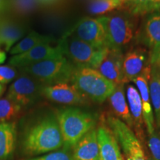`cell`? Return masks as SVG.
Listing matches in <instances>:
<instances>
[{
  "mask_svg": "<svg viewBox=\"0 0 160 160\" xmlns=\"http://www.w3.org/2000/svg\"><path fill=\"white\" fill-rule=\"evenodd\" d=\"M63 145L57 119L48 116L37 121L26 131L24 148L28 154L37 155L54 151Z\"/></svg>",
  "mask_w": 160,
  "mask_h": 160,
  "instance_id": "1",
  "label": "cell"
},
{
  "mask_svg": "<svg viewBox=\"0 0 160 160\" xmlns=\"http://www.w3.org/2000/svg\"><path fill=\"white\" fill-rule=\"evenodd\" d=\"M57 119L66 148L74 147L86 133L93 129L96 124L93 114L73 108L59 110Z\"/></svg>",
  "mask_w": 160,
  "mask_h": 160,
  "instance_id": "2",
  "label": "cell"
},
{
  "mask_svg": "<svg viewBox=\"0 0 160 160\" xmlns=\"http://www.w3.org/2000/svg\"><path fill=\"white\" fill-rule=\"evenodd\" d=\"M76 68L74 65L63 55L21 68L20 71L34 78L43 86H48L71 82Z\"/></svg>",
  "mask_w": 160,
  "mask_h": 160,
  "instance_id": "3",
  "label": "cell"
},
{
  "mask_svg": "<svg viewBox=\"0 0 160 160\" xmlns=\"http://www.w3.org/2000/svg\"><path fill=\"white\" fill-rule=\"evenodd\" d=\"M64 54L77 68L97 70L108 48L99 49L66 33L59 40Z\"/></svg>",
  "mask_w": 160,
  "mask_h": 160,
  "instance_id": "4",
  "label": "cell"
},
{
  "mask_svg": "<svg viewBox=\"0 0 160 160\" xmlns=\"http://www.w3.org/2000/svg\"><path fill=\"white\" fill-rule=\"evenodd\" d=\"M71 82L86 98L98 103L108 99L117 86L91 68H76Z\"/></svg>",
  "mask_w": 160,
  "mask_h": 160,
  "instance_id": "5",
  "label": "cell"
},
{
  "mask_svg": "<svg viewBox=\"0 0 160 160\" xmlns=\"http://www.w3.org/2000/svg\"><path fill=\"white\" fill-rule=\"evenodd\" d=\"M107 36L109 49L122 51L133 39L134 25L130 18L125 15L102 17Z\"/></svg>",
  "mask_w": 160,
  "mask_h": 160,
  "instance_id": "6",
  "label": "cell"
},
{
  "mask_svg": "<svg viewBox=\"0 0 160 160\" xmlns=\"http://www.w3.org/2000/svg\"><path fill=\"white\" fill-rule=\"evenodd\" d=\"M67 33L73 35L97 48H108L105 25L102 17L82 18Z\"/></svg>",
  "mask_w": 160,
  "mask_h": 160,
  "instance_id": "7",
  "label": "cell"
},
{
  "mask_svg": "<svg viewBox=\"0 0 160 160\" xmlns=\"http://www.w3.org/2000/svg\"><path fill=\"white\" fill-rule=\"evenodd\" d=\"M44 86L37 79L22 73L9 87L7 97L20 107H28L34 103Z\"/></svg>",
  "mask_w": 160,
  "mask_h": 160,
  "instance_id": "8",
  "label": "cell"
},
{
  "mask_svg": "<svg viewBox=\"0 0 160 160\" xmlns=\"http://www.w3.org/2000/svg\"><path fill=\"white\" fill-rule=\"evenodd\" d=\"M108 123L116 139L122 148L126 159L145 160L141 144L129 126L112 116L108 117Z\"/></svg>",
  "mask_w": 160,
  "mask_h": 160,
  "instance_id": "9",
  "label": "cell"
},
{
  "mask_svg": "<svg viewBox=\"0 0 160 160\" xmlns=\"http://www.w3.org/2000/svg\"><path fill=\"white\" fill-rule=\"evenodd\" d=\"M63 55L65 54L59 44L53 47L51 45V43H43L36 46L25 53L13 56L9 60V65L21 68Z\"/></svg>",
  "mask_w": 160,
  "mask_h": 160,
  "instance_id": "10",
  "label": "cell"
},
{
  "mask_svg": "<svg viewBox=\"0 0 160 160\" xmlns=\"http://www.w3.org/2000/svg\"><path fill=\"white\" fill-rule=\"evenodd\" d=\"M142 41L149 49L150 63L156 65L160 60V11L148 15L143 26Z\"/></svg>",
  "mask_w": 160,
  "mask_h": 160,
  "instance_id": "11",
  "label": "cell"
},
{
  "mask_svg": "<svg viewBox=\"0 0 160 160\" xmlns=\"http://www.w3.org/2000/svg\"><path fill=\"white\" fill-rule=\"evenodd\" d=\"M42 95L51 101L70 105L83 104L87 99L73 84L70 85L68 82L44 86Z\"/></svg>",
  "mask_w": 160,
  "mask_h": 160,
  "instance_id": "12",
  "label": "cell"
},
{
  "mask_svg": "<svg viewBox=\"0 0 160 160\" xmlns=\"http://www.w3.org/2000/svg\"><path fill=\"white\" fill-rule=\"evenodd\" d=\"M123 59L122 51L109 49L97 71L116 85H122L126 82L123 71Z\"/></svg>",
  "mask_w": 160,
  "mask_h": 160,
  "instance_id": "13",
  "label": "cell"
},
{
  "mask_svg": "<svg viewBox=\"0 0 160 160\" xmlns=\"http://www.w3.org/2000/svg\"><path fill=\"white\" fill-rule=\"evenodd\" d=\"M151 71V65L145 69V71L139 77L133 80V82L137 86V90L141 98L144 122L149 135L155 131L154 117L149 92V79Z\"/></svg>",
  "mask_w": 160,
  "mask_h": 160,
  "instance_id": "14",
  "label": "cell"
},
{
  "mask_svg": "<svg viewBox=\"0 0 160 160\" xmlns=\"http://www.w3.org/2000/svg\"><path fill=\"white\" fill-rule=\"evenodd\" d=\"M149 53L145 49L136 48L124 56L123 71L125 81L133 82L145 69L151 66Z\"/></svg>",
  "mask_w": 160,
  "mask_h": 160,
  "instance_id": "15",
  "label": "cell"
},
{
  "mask_svg": "<svg viewBox=\"0 0 160 160\" xmlns=\"http://www.w3.org/2000/svg\"><path fill=\"white\" fill-rule=\"evenodd\" d=\"M97 133L99 160H123L117 140L113 132L105 126H100Z\"/></svg>",
  "mask_w": 160,
  "mask_h": 160,
  "instance_id": "16",
  "label": "cell"
},
{
  "mask_svg": "<svg viewBox=\"0 0 160 160\" xmlns=\"http://www.w3.org/2000/svg\"><path fill=\"white\" fill-rule=\"evenodd\" d=\"M73 160H99V148L97 133L92 129L76 144Z\"/></svg>",
  "mask_w": 160,
  "mask_h": 160,
  "instance_id": "17",
  "label": "cell"
},
{
  "mask_svg": "<svg viewBox=\"0 0 160 160\" xmlns=\"http://www.w3.org/2000/svg\"><path fill=\"white\" fill-rule=\"evenodd\" d=\"M25 34V28L21 24L5 18H0V45L5 51L12 48Z\"/></svg>",
  "mask_w": 160,
  "mask_h": 160,
  "instance_id": "18",
  "label": "cell"
},
{
  "mask_svg": "<svg viewBox=\"0 0 160 160\" xmlns=\"http://www.w3.org/2000/svg\"><path fill=\"white\" fill-rule=\"evenodd\" d=\"M124 84L117 86L115 91L110 96L109 102L118 119L125 122L130 128L133 127V122L124 91Z\"/></svg>",
  "mask_w": 160,
  "mask_h": 160,
  "instance_id": "19",
  "label": "cell"
},
{
  "mask_svg": "<svg viewBox=\"0 0 160 160\" xmlns=\"http://www.w3.org/2000/svg\"><path fill=\"white\" fill-rule=\"evenodd\" d=\"M126 96H127V101L130 112L133 119V127L135 128L138 135L142 137V135L143 134L142 128L145 122H144L142 106L139 93L134 86L129 85L127 88Z\"/></svg>",
  "mask_w": 160,
  "mask_h": 160,
  "instance_id": "20",
  "label": "cell"
},
{
  "mask_svg": "<svg viewBox=\"0 0 160 160\" xmlns=\"http://www.w3.org/2000/svg\"><path fill=\"white\" fill-rule=\"evenodd\" d=\"M17 131L13 122H0V160H7L15 149Z\"/></svg>",
  "mask_w": 160,
  "mask_h": 160,
  "instance_id": "21",
  "label": "cell"
},
{
  "mask_svg": "<svg viewBox=\"0 0 160 160\" xmlns=\"http://www.w3.org/2000/svg\"><path fill=\"white\" fill-rule=\"evenodd\" d=\"M53 38L49 36L42 35L34 31H31L25 37L22 39L10 51L11 55H17L30 51L36 46L43 43H51Z\"/></svg>",
  "mask_w": 160,
  "mask_h": 160,
  "instance_id": "22",
  "label": "cell"
},
{
  "mask_svg": "<svg viewBox=\"0 0 160 160\" xmlns=\"http://www.w3.org/2000/svg\"><path fill=\"white\" fill-rule=\"evenodd\" d=\"M149 92L152 106L155 112V119L160 128V70L156 65H151L149 79Z\"/></svg>",
  "mask_w": 160,
  "mask_h": 160,
  "instance_id": "23",
  "label": "cell"
},
{
  "mask_svg": "<svg viewBox=\"0 0 160 160\" xmlns=\"http://www.w3.org/2000/svg\"><path fill=\"white\" fill-rule=\"evenodd\" d=\"M124 6L131 14L143 16L160 11V0H125Z\"/></svg>",
  "mask_w": 160,
  "mask_h": 160,
  "instance_id": "24",
  "label": "cell"
},
{
  "mask_svg": "<svg viewBox=\"0 0 160 160\" xmlns=\"http://www.w3.org/2000/svg\"><path fill=\"white\" fill-rule=\"evenodd\" d=\"M125 0H90L88 11L93 15L102 16L123 7Z\"/></svg>",
  "mask_w": 160,
  "mask_h": 160,
  "instance_id": "25",
  "label": "cell"
},
{
  "mask_svg": "<svg viewBox=\"0 0 160 160\" xmlns=\"http://www.w3.org/2000/svg\"><path fill=\"white\" fill-rule=\"evenodd\" d=\"M8 9L17 16H28L35 12L40 4L38 0H7Z\"/></svg>",
  "mask_w": 160,
  "mask_h": 160,
  "instance_id": "26",
  "label": "cell"
},
{
  "mask_svg": "<svg viewBox=\"0 0 160 160\" xmlns=\"http://www.w3.org/2000/svg\"><path fill=\"white\" fill-rule=\"evenodd\" d=\"M22 108L7 97L0 99V122H6L17 118Z\"/></svg>",
  "mask_w": 160,
  "mask_h": 160,
  "instance_id": "27",
  "label": "cell"
},
{
  "mask_svg": "<svg viewBox=\"0 0 160 160\" xmlns=\"http://www.w3.org/2000/svg\"><path fill=\"white\" fill-rule=\"evenodd\" d=\"M17 71L11 65H0V83L7 85L17 77Z\"/></svg>",
  "mask_w": 160,
  "mask_h": 160,
  "instance_id": "28",
  "label": "cell"
},
{
  "mask_svg": "<svg viewBox=\"0 0 160 160\" xmlns=\"http://www.w3.org/2000/svg\"><path fill=\"white\" fill-rule=\"evenodd\" d=\"M28 160H73V155H71V153L68 151V148H66Z\"/></svg>",
  "mask_w": 160,
  "mask_h": 160,
  "instance_id": "29",
  "label": "cell"
},
{
  "mask_svg": "<svg viewBox=\"0 0 160 160\" xmlns=\"http://www.w3.org/2000/svg\"><path fill=\"white\" fill-rule=\"evenodd\" d=\"M148 146L156 160H160V134L154 131L149 135Z\"/></svg>",
  "mask_w": 160,
  "mask_h": 160,
  "instance_id": "30",
  "label": "cell"
},
{
  "mask_svg": "<svg viewBox=\"0 0 160 160\" xmlns=\"http://www.w3.org/2000/svg\"><path fill=\"white\" fill-rule=\"evenodd\" d=\"M40 4V5H52V4L57 2L59 1V0H38Z\"/></svg>",
  "mask_w": 160,
  "mask_h": 160,
  "instance_id": "31",
  "label": "cell"
},
{
  "mask_svg": "<svg viewBox=\"0 0 160 160\" xmlns=\"http://www.w3.org/2000/svg\"><path fill=\"white\" fill-rule=\"evenodd\" d=\"M5 59H6L5 53L4 51L0 50V65H1V64H2L5 61Z\"/></svg>",
  "mask_w": 160,
  "mask_h": 160,
  "instance_id": "32",
  "label": "cell"
},
{
  "mask_svg": "<svg viewBox=\"0 0 160 160\" xmlns=\"http://www.w3.org/2000/svg\"><path fill=\"white\" fill-rule=\"evenodd\" d=\"M4 91H5V86L0 83V97H1L2 94Z\"/></svg>",
  "mask_w": 160,
  "mask_h": 160,
  "instance_id": "33",
  "label": "cell"
},
{
  "mask_svg": "<svg viewBox=\"0 0 160 160\" xmlns=\"http://www.w3.org/2000/svg\"><path fill=\"white\" fill-rule=\"evenodd\" d=\"M156 65V66H157V67L158 68H159V69L160 70V60H159V62H157V64H156V65Z\"/></svg>",
  "mask_w": 160,
  "mask_h": 160,
  "instance_id": "34",
  "label": "cell"
},
{
  "mask_svg": "<svg viewBox=\"0 0 160 160\" xmlns=\"http://www.w3.org/2000/svg\"><path fill=\"white\" fill-rule=\"evenodd\" d=\"M126 160H133L132 159H126Z\"/></svg>",
  "mask_w": 160,
  "mask_h": 160,
  "instance_id": "35",
  "label": "cell"
},
{
  "mask_svg": "<svg viewBox=\"0 0 160 160\" xmlns=\"http://www.w3.org/2000/svg\"><path fill=\"white\" fill-rule=\"evenodd\" d=\"M151 160H156L155 159H151Z\"/></svg>",
  "mask_w": 160,
  "mask_h": 160,
  "instance_id": "36",
  "label": "cell"
}]
</instances>
